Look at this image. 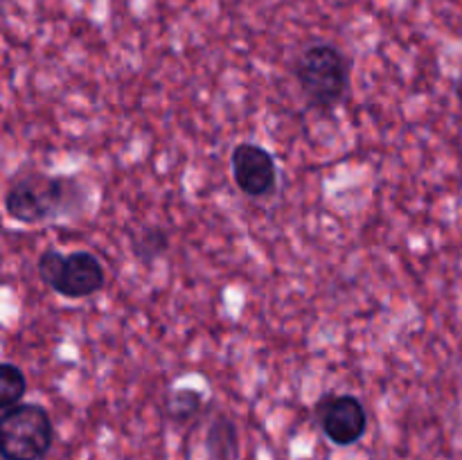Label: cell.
<instances>
[{
  "label": "cell",
  "mask_w": 462,
  "mask_h": 460,
  "mask_svg": "<svg viewBox=\"0 0 462 460\" xmlns=\"http://www.w3.org/2000/svg\"><path fill=\"white\" fill-rule=\"evenodd\" d=\"M88 194L72 176H52L43 171L16 174L5 192V212L18 224L34 225L84 210Z\"/></svg>",
  "instance_id": "6da1fadb"
},
{
  "label": "cell",
  "mask_w": 462,
  "mask_h": 460,
  "mask_svg": "<svg viewBox=\"0 0 462 460\" xmlns=\"http://www.w3.org/2000/svg\"><path fill=\"white\" fill-rule=\"evenodd\" d=\"M208 460H233L237 454V428L228 418H219L208 427L206 436Z\"/></svg>",
  "instance_id": "ba28073f"
},
{
  "label": "cell",
  "mask_w": 462,
  "mask_h": 460,
  "mask_svg": "<svg viewBox=\"0 0 462 460\" xmlns=\"http://www.w3.org/2000/svg\"><path fill=\"white\" fill-rule=\"evenodd\" d=\"M203 410V395L194 388H180L167 397V415L174 422L183 424L197 418Z\"/></svg>",
  "instance_id": "30bf717a"
},
{
  "label": "cell",
  "mask_w": 462,
  "mask_h": 460,
  "mask_svg": "<svg viewBox=\"0 0 462 460\" xmlns=\"http://www.w3.org/2000/svg\"><path fill=\"white\" fill-rule=\"evenodd\" d=\"M54 442V424L41 404L21 401L0 415L3 460H41Z\"/></svg>",
  "instance_id": "277c9868"
},
{
  "label": "cell",
  "mask_w": 462,
  "mask_h": 460,
  "mask_svg": "<svg viewBox=\"0 0 462 460\" xmlns=\"http://www.w3.org/2000/svg\"><path fill=\"white\" fill-rule=\"evenodd\" d=\"M36 273L57 296L68 300L95 296L106 284L102 262L90 251H72L63 255L57 248H45L36 260Z\"/></svg>",
  "instance_id": "3957f363"
},
{
  "label": "cell",
  "mask_w": 462,
  "mask_h": 460,
  "mask_svg": "<svg viewBox=\"0 0 462 460\" xmlns=\"http://www.w3.org/2000/svg\"><path fill=\"white\" fill-rule=\"evenodd\" d=\"M170 248V233L162 225H144L131 237V251L143 264H153Z\"/></svg>",
  "instance_id": "52a82bcc"
},
{
  "label": "cell",
  "mask_w": 462,
  "mask_h": 460,
  "mask_svg": "<svg viewBox=\"0 0 462 460\" xmlns=\"http://www.w3.org/2000/svg\"><path fill=\"white\" fill-rule=\"evenodd\" d=\"M293 77L307 104L319 113H329L350 93L352 66L337 45L311 43L293 61Z\"/></svg>",
  "instance_id": "7a4b0ae2"
},
{
  "label": "cell",
  "mask_w": 462,
  "mask_h": 460,
  "mask_svg": "<svg viewBox=\"0 0 462 460\" xmlns=\"http://www.w3.org/2000/svg\"><path fill=\"white\" fill-rule=\"evenodd\" d=\"M230 170L239 192L251 198H266L278 188V162L273 153L255 143L235 144Z\"/></svg>",
  "instance_id": "8992f818"
},
{
  "label": "cell",
  "mask_w": 462,
  "mask_h": 460,
  "mask_svg": "<svg viewBox=\"0 0 462 460\" xmlns=\"http://www.w3.org/2000/svg\"><path fill=\"white\" fill-rule=\"evenodd\" d=\"M27 392V377L16 363L5 361L0 365V410L21 404Z\"/></svg>",
  "instance_id": "9c48e42d"
},
{
  "label": "cell",
  "mask_w": 462,
  "mask_h": 460,
  "mask_svg": "<svg viewBox=\"0 0 462 460\" xmlns=\"http://www.w3.org/2000/svg\"><path fill=\"white\" fill-rule=\"evenodd\" d=\"M316 422L329 442L338 446L356 445L368 431V410L350 392H328L314 406Z\"/></svg>",
  "instance_id": "5b68a950"
}]
</instances>
